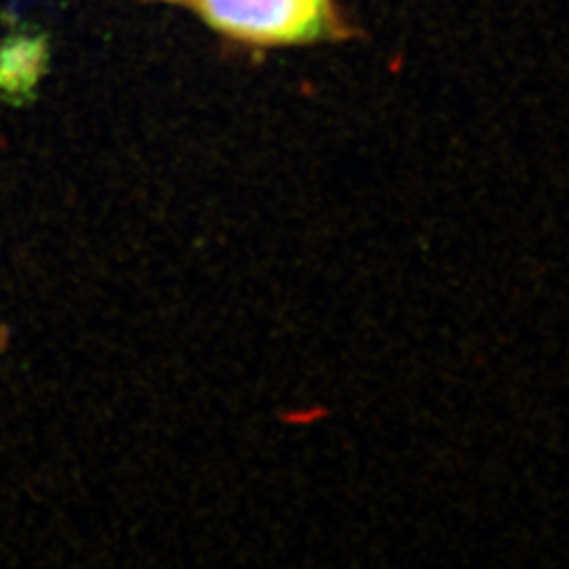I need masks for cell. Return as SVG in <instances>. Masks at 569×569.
<instances>
[{"label": "cell", "instance_id": "1", "mask_svg": "<svg viewBox=\"0 0 569 569\" xmlns=\"http://www.w3.org/2000/svg\"><path fill=\"white\" fill-rule=\"evenodd\" d=\"M204 20L253 44H305L338 30L333 0H192Z\"/></svg>", "mask_w": 569, "mask_h": 569}]
</instances>
